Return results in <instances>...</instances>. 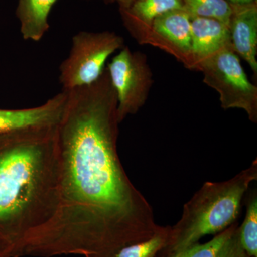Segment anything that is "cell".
I'll return each mask as SVG.
<instances>
[{"instance_id": "6da1fadb", "label": "cell", "mask_w": 257, "mask_h": 257, "mask_svg": "<svg viewBox=\"0 0 257 257\" xmlns=\"http://www.w3.org/2000/svg\"><path fill=\"white\" fill-rule=\"evenodd\" d=\"M67 91L56 128L58 207L15 245L14 257H114L162 228L120 162L117 99L106 67L95 82Z\"/></svg>"}, {"instance_id": "7a4b0ae2", "label": "cell", "mask_w": 257, "mask_h": 257, "mask_svg": "<svg viewBox=\"0 0 257 257\" xmlns=\"http://www.w3.org/2000/svg\"><path fill=\"white\" fill-rule=\"evenodd\" d=\"M57 126L0 135V233L15 246L58 207Z\"/></svg>"}, {"instance_id": "3957f363", "label": "cell", "mask_w": 257, "mask_h": 257, "mask_svg": "<svg viewBox=\"0 0 257 257\" xmlns=\"http://www.w3.org/2000/svg\"><path fill=\"white\" fill-rule=\"evenodd\" d=\"M257 179V160L233 178L205 182L184 206L182 218L170 226L165 255L183 251L206 235L229 228L239 217L241 202L250 184Z\"/></svg>"}, {"instance_id": "277c9868", "label": "cell", "mask_w": 257, "mask_h": 257, "mask_svg": "<svg viewBox=\"0 0 257 257\" xmlns=\"http://www.w3.org/2000/svg\"><path fill=\"white\" fill-rule=\"evenodd\" d=\"M203 82L219 94L221 108L242 109L253 123L257 121V87L250 82L232 47H225L198 64Z\"/></svg>"}, {"instance_id": "5b68a950", "label": "cell", "mask_w": 257, "mask_h": 257, "mask_svg": "<svg viewBox=\"0 0 257 257\" xmlns=\"http://www.w3.org/2000/svg\"><path fill=\"white\" fill-rule=\"evenodd\" d=\"M114 32H79L72 38L68 57L61 64L60 82L64 90L88 85L100 77L108 58L124 47Z\"/></svg>"}, {"instance_id": "8992f818", "label": "cell", "mask_w": 257, "mask_h": 257, "mask_svg": "<svg viewBox=\"0 0 257 257\" xmlns=\"http://www.w3.org/2000/svg\"><path fill=\"white\" fill-rule=\"evenodd\" d=\"M117 99L119 123L135 114L147 100L153 85V74L147 55L124 46L106 66Z\"/></svg>"}, {"instance_id": "52a82bcc", "label": "cell", "mask_w": 257, "mask_h": 257, "mask_svg": "<svg viewBox=\"0 0 257 257\" xmlns=\"http://www.w3.org/2000/svg\"><path fill=\"white\" fill-rule=\"evenodd\" d=\"M175 56L187 69L195 70L192 52L191 15L185 10H175L161 15L151 27L136 39Z\"/></svg>"}, {"instance_id": "ba28073f", "label": "cell", "mask_w": 257, "mask_h": 257, "mask_svg": "<svg viewBox=\"0 0 257 257\" xmlns=\"http://www.w3.org/2000/svg\"><path fill=\"white\" fill-rule=\"evenodd\" d=\"M67 96V91L63 89L45 104L36 107L0 109V135L57 126L62 117Z\"/></svg>"}, {"instance_id": "9c48e42d", "label": "cell", "mask_w": 257, "mask_h": 257, "mask_svg": "<svg viewBox=\"0 0 257 257\" xmlns=\"http://www.w3.org/2000/svg\"><path fill=\"white\" fill-rule=\"evenodd\" d=\"M231 5L229 25L231 47L257 74V2L246 5Z\"/></svg>"}, {"instance_id": "30bf717a", "label": "cell", "mask_w": 257, "mask_h": 257, "mask_svg": "<svg viewBox=\"0 0 257 257\" xmlns=\"http://www.w3.org/2000/svg\"><path fill=\"white\" fill-rule=\"evenodd\" d=\"M191 36L195 70L199 62L231 45L229 27L214 19L191 17Z\"/></svg>"}, {"instance_id": "8fae6325", "label": "cell", "mask_w": 257, "mask_h": 257, "mask_svg": "<svg viewBox=\"0 0 257 257\" xmlns=\"http://www.w3.org/2000/svg\"><path fill=\"white\" fill-rule=\"evenodd\" d=\"M181 9H184L183 0H138L130 8L119 10L125 26L137 39L161 15Z\"/></svg>"}, {"instance_id": "7c38bea8", "label": "cell", "mask_w": 257, "mask_h": 257, "mask_svg": "<svg viewBox=\"0 0 257 257\" xmlns=\"http://www.w3.org/2000/svg\"><path fill=\"white\" fill-rule=\"evenodd\" d=\"M57 0H18L17 16L23 39L38 42L50 28L49 15Z\"/></svg>"}, {"instance_id": "4fadbf2b", "label": "cell", "mask_w": 257, "mask_h": 257, "mask_svg": "<svg viewBox=\"0 0 257 257\" xmlns=\"http://www.w3.org/2000/svg\"><path fill=\"white\" fill-rule=\"evenodd\" d=\"M183 3L191 17L214 19L229 27L232 8L226 0H183Z\"/></svg>"}, {"instance_id": "5bb4252c", "label": "cell", "mask_w": 257, "mask_h": 257, "mask_svg": "<svg viewBox=\"0 0 257 257\" xmlns=\"http://www.w3.org/2000/svg\"><path fill=\"white\" fill-rule=\"evenodd\" d=\"M241 246L249 257H257V194L255 189L246 200L244 220L238 227Z\"/></svg>"}, {"instance_id": "9a60e30c", "label": "cell", "mask_w": 257, "mask_h": 257, "mask_svg": "<svg viewBox=\"0 0 257 257\" xmlns=\"http://www.w3.org/2000/svg\"><path fill=\"white\" fill-rule=\"evenodd\" d=\"M170 226H162L150 239L120 249L114 257H156L168 241Z\"/></svg>"}, {"instance_id": "2e32d148", "label": "cell", "mask_w": 257, "mask_h": 257, "mask_svg": "<svg viewBox=\"0 0 257 257\" xmlns=\"http://www.w3.org/2000/svg\"><path fill=\"white\" fill-rule=\"evenodd\" d=\"M237 227V224L234 223L207 243H197L183 251L162 257H216L225 241L229 239Z\"/></svg>"}, {"instance_id": "e0dca14e", "label": "cell", "mask_w": 257, "mask_h": 257, "mask_svg": "<svg viewBox=\"0 0 257 257\" xmlns=\"http://www.w3.org/2000/svg\"><path fill=\"white\" fill-rule=\"evenodd\" d=\"M216 257H249L240 243L238 227L229 239L225 241Z\"/></svg>"}, {"instance_id": "ac0fdd59", "label": "cell", "mask_w": 257, "mask_h": 257, "mask_svg": "<svg viewBox=\"0 0 257 257\" xmlns=\"http://www.w3.org/2000/svg\"><path fill=\"white\" fill-rule=\"evenodd\" d=\"M14 243L0 233V257H13Z\"/></svg>"}, {"instance_id": "d6986e66", "label": "cell", "mask_w": 257, "mask_h": 257, "mask_svg": "<svg viewBox=\"0 0 257 257\" xmlns=\"http://www.w3.org/2000/svg\"><path fill=\"white\" fill-rule=\"evenodd\" d=\"M229 4L233 5H246L256 3L257 0H226Z\"/></svg>"}, {"instance_id": "ffe728a7", "label": "cell", "mask_w": 257, "mask_h": 257, "mask_svg": "<svg viewBox=\"0 0 257 257\" xmlns=\"http://www.w3.org/2000/svg\"><path fill=\"white\" fill-rule=\"evenodd\" d=\"M119 3V9H126L130 8L133 3L138 0H115Z\"/></svg>"}, {"instance_id": "44dd1931", "label": "cell", "mask_w": 257, "mask_h": 257, "mask_svg": "<svg viewBox=\"0 0 257 257\" xmlns=\"http://www.w3.org/2000/svg\"><path fill=\"white\" fill-rule=\"evenodd\" d=\"M108 1H111V2H113V1H115V0H108Z\"/></svg>"}]
</instances>
